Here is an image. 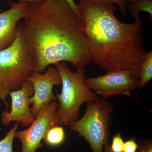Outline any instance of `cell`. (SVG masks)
<instances>
[{"mask_svg":"<svg viewBox=\"0 0 152 152\" xmlns=\"http://www.w3.org/2000/svg\"><path fill=\"white\" fill-rule=\"evenodd\" d=\"M23 30L35 71L68 62L77 69L91 62L88 39L81 18L65 0H39L29 3Z\"/></svg>","mask_w":152,"mask_h":152,"instance_id":"obj_1","label":"cell"},{"mask_svg":"<svg viewBox=\"0 0 152 152\" xmlns=\"http://www.w3.org/2000/svg\"><path fill=\"white\" fill-rule=\"evenodd\" d=\"M77 5L91 61L105 70H130L140 75L148 53L144 46L143 21H120L115 5L107 0H79Z\"/></svg>","mask_w":152,"mask_h":152,"instance_id":"obj_2","label":"cell"},{"mask_svg":"<svg viewBox=\"0 0 152 152\" xmlns=\"http://www.w3.org/2000/svg\"><path fill=\"white\" fill-rule=\"evenodd\" d=\"M53 65L59 72L62 85L61 92L56 96L59 103L56 111L59 124L68 126L78 120L80 108L83 104L101 98L86 84L84 68L73 72L66 62H60Z\"/></svg>","mask_w":152,"mask_h":152,"instance_id":"obj_3","label":"cell"},{"mask_svg":"<svg viewBox=\"0 0 152 152\" xmlns=\"http://www.w3.org/2000/svg\"><path fill=\"white\" fill-rule=\"evenodd\" d=\"M114 110L113 105L107 99L100 98L88 102L83 117L68 126L84 138L93 152H103L104 146L109 142Z\"/></svg>","mask_w":152,"mask_h":152,"instance_id":"obj_4","label":"cell"},{"mask_svg":"<svg viewBox=\"0 0 152 152\" xmlns=\"http://www.w3.org/2000/svg\"><path fill=\"white\" fill-rule=\"evenodd\" d=\"M34 71L23 23H20L15 40L10 46L0 51V77L10 91H17Z\"/></svg>","mask_w":152,"mask_h":152,"instance_id":"obj_5","label":"cell"},{"mask_svg":"<svg viewBox=\"0 0 152 152\" xmlns=\"http://www.w3.org/2000/svg\"><path fill=\"white\" fill-rule=\"evenodd\" d=\"M140 75L130 70L107 71L103 75L86 78L85 83L89 89L107 99L115 95L131 96L130 91L139 88Z\"/></svg>","mask_w":152,"mask_h":152,"instance_id":"obj_6","label":"cell"},{"mask_svg":"<svg viewBox=\"0 0 152 152\" xmlns=\"http://www.w3.org/2000/svg\"><path fill=\"white\" fill-rule=\"evenodd\" d=\"M59 104L53 101L40 111L29 127L25 130L17 131L15 137L21 142V152H36L38 149L43 148L41 141L49 129L60 126L56 113Z\"/></svg>","mask_w":152,"mask_h":152,"instance_id":"obj_7","label":"cell"},{"mask_svg":"<svg viewBox=\"0 0 152 152\" xmlns=\"http://www.w3.org/2000/svg\"><path fill=\"white\" fill-rule=\"evenodd\" d=\"M27 80L34 86V94L29 99V103L32 105L30 110L36 118L44 107L56 100L53 89L55 86L62 85L61 77L57 68L50 65L47 68L45 73L34 71Z\"/></svg>","mask_w":152,"mask_h":152,"instance_id":"obj_8","label":"cell"},{"mask_svg":"<svg viewBox=\"0 0 152 152\" xmlns=\"http://www.w3.org/2000/svg\"><path fill=\"white\" fill-rule=\"evenodd\" d=\"M34 94V86L28 80L23 83L20 89L10 91L9 95L12 100L11 110L10 112L4 111L2 113L3 124L8 126L13 121L18 122L26 127L32 124L35 118L31 111L29 99Z\"/></svg>","mask_w":152,"mask_h":152,"instance_id":"obj_9","label":"cell"},{"mask_svg":"<svg viewBox=\"0 0 152 152\" xmlns=\"http://www.w3.org/2000/svg\"><path fill=\"white\" fill-rule=\"evenodd\" d=\"M11 8L0 12V51L10 46L16 37L18 23L26 15L29 3L10 1Z\"/></svg>","mask_w":152,"mask_h":152,"instance_id":"obj_10","label":"cell"},{"mask_svg":"<svg viewBox=\"0 0 152 152\" xmlns=\"http://www.w3.org/2000/svg\"><path fill=\"white\" fill-rule=\"evenodd\" d=\"M128 11L131 15L135 20V21H143L139 17V14L142 11L147 12L150 15V19H152V0H139L130 3L126 7Z\"/></svg>","mask_w":152,"mask_h":152,"instance_id":"obj_11","label":"cell"},{"mask_svg":"<svg viewBox=\"0 0 152 152\" xmlns=\"http://www.w3.org/2000/svg\"><path fill=\"white\" fill-rule=\"evenodd\" d=\"M65 139V134L64 128L61 126L57 125L49 129L43 140L48 145L56 147L61 145Z\"/></svg>","mask_w":152,"mask_h":152,"instance_id":"obj_12","label":"cell"},{"mask_svg":"<svg viewBox=\"0 0 152 152\" xmlns=\"http://www.w3.org/2000/svg\"><path fill=\"white\" fill-rule=\"evenodd\" d=\"M152 78V51L148 52L140 68L138 88H142Z\"/></svg>","mask_w":152,"mask_h":152,"instance_id":"obj_13","label":"cell"},{"mask_svg":"<svg viewBox=\"0 0 152 152\" xmlns=\"http://www.w3.org/2000/svg\"><path fill=\"white\" fill-rule=\"evenodd\" d=\"M20 124L17 122L5 137L0 141V152H13V142Z\"/></svg>","mask_w":152,"mask_h":152,"instance_id":"obj_14","label":"cell"},{"mask_svg":"<svg viewBox=\"0 0 152 152\" xmlns=\"http://www.w3.org/2000/svg\"><path fill=\"white\" fill-rule=\"evenodd\" d=\"M124 142L120 133L116 134L113 137L112 144L110 146L113 152H123Z\"/></svg>","mask_w":152,"mask_h":152,"instance_id":"obj_15","label":"cell"},{"mask_svg":"<svg viewBox=\"0 0 152 152\" xmlns=\"http://www.w3.org/2000/svg\"><path fill=\"white\" fill-rule=\"evenodd\" d=\"M10 91V90L7 83L3 80L0 81V99L4 102L7 110L8 104L6 102V99L9 95Z\"/></svg>","mask_w":152,"mask_h":152,"instance_id":"obj_16","label":"cell"},{"mask_svg":"<svg viewBox=\"0 0 152 152\" xmlns=\"http://www.w3.org/2000/svg\"><path fill=\"white\" fill-rule=\"evenodd\" d=\"M137 144L133 138L124 142L123 152H136L138 148Z\"/></svg>","mask_w":152,"mask_h":152,"instance_id":"obj_17","label":"cell"},{"mask_svg":"<svg viewBox=\"0 0 152 152\" xmlns=\"http://www.w3.org/2000/svg\"><path fill=\"white\" fill-rule=\"evenodd\" d=\"M138 146L136 152H152V143L151 141L146 140L139 142Z\"/></svg>","mask_w":152,"mask_h":152,"instance_id":"obj_18","label":"cell"},{"mask_svg":"<svg viewBox=\"0 0 152 152\" xmlns=\"http://www.w3.org/2000/svg\"><path fill=\"white\" fill-rule=\"evenodd\" d=\"M113 3L115 5H117L118 7L121 12L124 15L127 14V4L123 0H107Z\"/></svg>","mask_w":152,"mask_h":152,"instance_id":"obj_19","label":"cell"},{"mask_svg":"<svg viewBox=\"0 0 152 152\" xmlns=\"http://www.w3.org/2000/svg\"><path fill=\"white\" fill-rule=\"evenodd\" d=\"M65 1L68 3V4L71 7L72 9L74 12L75 13L76 15H77L79 18H81L80 14V12H79L78 5L77 4L75 3L74 0H65Z\"/></svg>","mask_w":152,"mask_h":152,"instance_id":"obj_20","label":"cell"},{"mask_svg":"<svg viewBox=\"0 0 152 152\" xmlns=\"http://www.w3.org/2000/svg\"><path fill=\"white\" fill-rule=\"evenodd\" d=\"M103 149L104 152H113L111 150L110 146L109 145L108 143L106 144L104 146Z\"/></svg>","mask_w":152,"mask_h":152,"instance_id":"obj_21","label":"cell"},{"mask_svg":"<svg viewBox=\"0 0 152 152\" xmlns=\"http://www.w3.org/2000/svg\"><path fill=\"white\" fill-rule=\"evenodd\" d=\"M38 1L39 0H18V2L22 3H31Z\"/></svg>","mask_w":152,"mask_h":152,"instance_id":"obj_22","label":"cell"},{"mask_svg":"<svg viewBox=\"0 0 152 152\" xmlns=\"http://www.w3.org/2000/svg\"><path fill=\"white\" fill-rule=\"evenodd\" d=\"M125 2L128 4V3H130L131 2H133L136 1H139V0H123Z\"/></svg>","mask_w":152,"mask_h":152,"instance_id":"obj_23","label":"cell"},{"mask_svg":"<svg viewBox=\"0 0 152 152\" xmlns=\"http://www.w3.org/2000/svg\"><path fill=\"white\" fill-rule=\"evenodd\" d=\"M2 80L1 78V77H0V81Z\"/></svg>","mask_w":152,"mask_h":152,"instance_id":"obj_24","label":"cell"}]
</instances>
